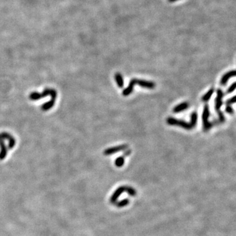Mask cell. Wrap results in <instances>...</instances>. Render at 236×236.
Instances as JSON below:
<instances>
[{"instance_id": "cell-6", "label": "cell", "mask_w": 236, "mask_h": 236, "mask_svg": "<svg viewBox=\"0 0 236 236\" xmlns=\"http://www.w3.org/2000/svg\"><path fill=\"white\" fill-rule=\"evenodd\" d=\"M127 148H128L127 144H122L117 146L110 148L105 150L104 151V154L106 155V156H110V155L117 153V152H119L120 151L125 150H126Z\"/></svg>"}, {"instance_id": "cell-5", "label": "cell", "mask_w": 236, "mask_h": 236, "mask_svg": "<svg viewBox=\"0 0 236 236\" xmlns=\"http://www.w3.org/2000/svg\"><path fill=\"white\" fill-rule=\"evenodd\" d=\"M56 94V92L55 90L52 89H45L44 91L41 94L37 93H32L30 95V98L32 100H39V98L45 97V96L47 95H53Z\"/></svg>"}, {"instance_id": "cell-11", "label": "cell", "mask_w": 236, "mask_h": 236, "mask_svg": "<svg viewBox=\"0 0 236 236\" xmlns=\"http://www.w3.org/2000/svg\"><path fill=\"white\" fill-rule=\"evenodd\" d=\"M214 93V89H211L208 91V92L206 93L205 95H204L203 96L202 98H201V100H202L203 102H207L209 101V100L210 99V98L212 97V95Z\"/></svg>"}, {"instance_id": "cell-4", "label": "cell", "mask_w": 236, "mask_h": 236, "mask_svg": "<svg viewBox=\"0 0 236 236\" xmlns=\"http://www.w3.org/2000/svg\"><path fill=\"white\" fill-rule=\"evenodd\" d=\"M210 116V112L209 106L205 105L203 108V112L202 114V121H203V129L204 131H208L212 127V124L209 121V117Z\"/></svg>"}, {"instance_id": "cell-3", "label": "cell", "mask_w": 236, "mask_h": 236, "mask_svg": "<svg viewBox=\"0 0 236 236\" xmlns=\"http://www.w3.org/2000/svg\"><path fill=\"white\" fill-rule=\"evenodd\" d=\"M216 97L215 98V110L216 112L218 113V121L220 123H224L225 121V117L223 113L221 112L220 108L222 107L223 101H222V98L224 97V93L222 92V91L218 89L216 91Z\"/></svg>"}, {"instance_id": "cell-2", "label": "cell", "mask_w": 236, "mask_h": 236, "mask_svg": "<svg viewBox=\"0 0 236 236\" xmlns=\"http://www.w3.org/2000/svg\"><path fill=\"white\" fill-rule=\"evenodd\" d=\"M134 85H138L139 86H141L142 87L144 88H147V89H152L155 87H156V83L152 82H150V81H146L144 80H139V79L133 78L132 80L130 81L129 85L128 87L125 89L123 91V95L125 96V97H127V96H129L133 91V88Z\"/></svg>"}, {"instance_id": "cell-13", "label": "cell", "mask_w": 236, "mask_h": 236, "mask_svg": "<svg viewBox=\"0 0 236 236\" xmlns=\"http://www.w3.org/2000/svg\"><path fill=\"white\" fill-rule=\"evenodd\" d=\"M235 87H236V83L233 82V84L231 85L230 87L228 88V89L227 91V93H231L233 91H234V90L235 89Z\"/></svg>"}, {"instance_id": "cell-1", "label": "cell", "mask_w": 236, "mask_h": 236, "mask_svg": "<svg viewBox=\"0 0 236 236\" xmlns=\"http://www.w3.org/2000/svg\"><path fill=\"white\" fill-rule=\"evenodd\" d=\"M198 121V114L196 112H193L191 115V121L190 123L186 122L182 120L177 119L173 117H169L167 119V123L170 125H176L186 130H191L196 127Z\"/></svg>"}, {"instance_id": "cell-7", "label": "cell", "mask_w": 236, "mask_h": 236, "mask_svg": "<svg viewBox=\"0 0 236 236\" xmlns=\"http://www.w3.org/2000/svg\"><path fill=\"white\" fill-rule=\"evenodd\" d=\"M235 75V70H231L230 71V72L224 73V75H223L222 79H221V80H220V84L223 86L226 85V83H227L228 82V80H229L230 78L234 77Z\"/></svg>"}, {"instance_id": "cell-10", "label": "cell", "mask_w": 236, "mask_h": 236, "mask_svg": "<svg viewBox=\"0 0 236 236\" xmlns=\"http://www.w3.org/2000/svg\"><path fill=\"white\" fill-rule=\"evenodd\" d=\"M114 78H115V81H116L118 87H119V88H122L123 87V85H124L123 79V77L121 73H115Z\"/></svg>"}, {"instance_id": "cell-14", "label": "cell", "mask_w": 236, "mask_h": 236, "mask_svg": "<svg viewBox=\"0 0 236 236\" xmlns=\"http://www.w3.org/2000/svg\"><path fill=\"white\" fill-rule=\"evenodd\" d=\"M225 112L228 113V114H233V112H234V111H233V109L232 107H231V106H228V105L226 106V107L225 108Z\"/></svg>"}, {"instance_id": "cell-12", "label": "cell", "mask_w": 236, "mask_h": 236, "mask_svg": "<svg viewBox=\"0 0 236 236\" xmlns=\"http://www.w3.org/2000/svg\"><path fill=\"white\" fill-rule=\"evenodd\" d=\"M124 161L125 159L123 156L119 157L118 158L116 159V160L115 161V165L117 167H121L124 164Z\"/></svg>"}, {"instance_id": "cell-15", "label": "cell", "mask_w": 236, "mask_h": 236, "mask_svg": "<svg viewBox=\"0 0 236 236\" xmlns=\"http://www.w3.org/2000/svg\"><path fill=\"white\" fill-rule=\"evenodd\" d=\"M235 102V97H233L232 98H229V99L227 100V101H226V104L228 105V106H230L232 105V104H234Z\"/></svg>"}, {"instance_id": "cell-9", "label": "cell", "mask_w": 236, "mask_h": 236, "mask_svg": "<svg viewBox=\"0 0 236 236\" xmlns=\"http://www.w3.org/2000/svg\"><path fill=\"white\" fill-rule=\"evenodd\" d=\"M0 146H1V153H0V159L2 160L5 158V157L7 155V148L5 147V144L3 142V140L0 138Z\"/></svg>"}, {"instance_id": "cell-16", "label": "cell", "mask_w": 236, "mask_h": 236, "mask_svg": "<svg viewBox=\"0 0 236 236\" xmlns=\"http://www.w3.org/2000/svg\"><path fill=\"white\" fill-rule=\"evenodd\" d=\"M131 153V150H128V151L126 152V153L124 154V156H128V155H129Z\"/></svg>"}, {"instance_id": "cell-8", "label": "cell", "mask_w": 236, "mask_h": 236, "mask_svg": "<svg viewBox=\"0 0 236 236\" xmlns=\"http://www.w3.org/2000/svg\"><path fill=\"white\" fill-rule=\"evenodd\" d=\"M189 104L188 102H184L181 103V104L176 106L175 107L173 108V112L174 113H180L181 112H183L184 110H186L188 108Z\"/></svg>"}]
</instances>
